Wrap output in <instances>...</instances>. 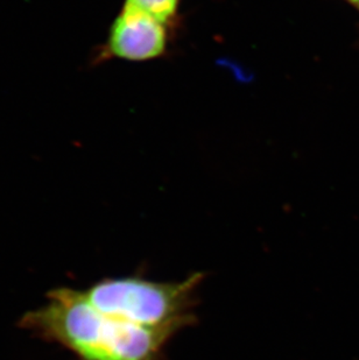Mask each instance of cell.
<instances>
[{
    "instance_id": "cell-1",
    "label": "cell",
    "mask_w": 359,
    "mask_h": 360,
    "mask_svg": "<svg viewBox=\"0 0 359 360\" xmlns=\"http://www.w3.org/2000/svg\"><path fill=\"white\" fill-rule=\"evenodd\" d=\"M23 326L68 347L82 360H166L175 333L108 316L84 292L54 289L48 303L25 315Z\"/></svg>"
},
{
    "instance_id": "cell-2",
    "label": "cell",
    "mask_w": 359,
    "mask_h": 360,
    "mask_svg": "<svg viewBox=\"0 0 359 360\" xmlns=\"http://www.w3.org/2000/svg\"><path fill=\"white\" fill-rule=\"evenodd\" d=\"M203 279L201 272L172 282L136 276L108 278L84 294L96 309L108 316L177 335L196 320L197 287Z\"/></svg>"
},
{
    "instance_id": "cell-3",
    "label": "cell",
    "mask_w": 359,
    "mask_h": 360,
    "mask_svg": "<svg viewBox=\"0 0 359 360\" xmlns=\"http://www.w3.org/2000/svg\"><path fill=\"white\" fill-rule=\"evenodd\" d=\"M168 28L149 14L124 6L112 22L99 58L140 62L159 58L166 51Z\"/></svg>"
},
{
    "instance_id": "cell-4",
    "label": "cell",
    "mask_w": 359,
    "mask_h": 360,
    "mask_svg": "<svg viewBox=\"0 0 359 360\" xmlns=\"http://www.w3.org/2000/svg\"><path fill=\"white\" fill-rule=\"evenodd\" d=\"M124 6L149 14L170 28L177 17L180 0H125Z\"/></svg>"
},
{
    "instance_id": "cell-5",
    "label": "cell",
    "mask_w": 359,
    "mask_h": 360,
    "mask_svg": "<svg viewBox=\"0 0 359 360\" xmlns=\"http://www.w3.org/2000/svg\"><path fill=\"white\" fill-rule=\"evenodd\" d=\"M349 1H351L355 6H357L359 8V0H349Z\"/></svg>"
}]
</instances>
